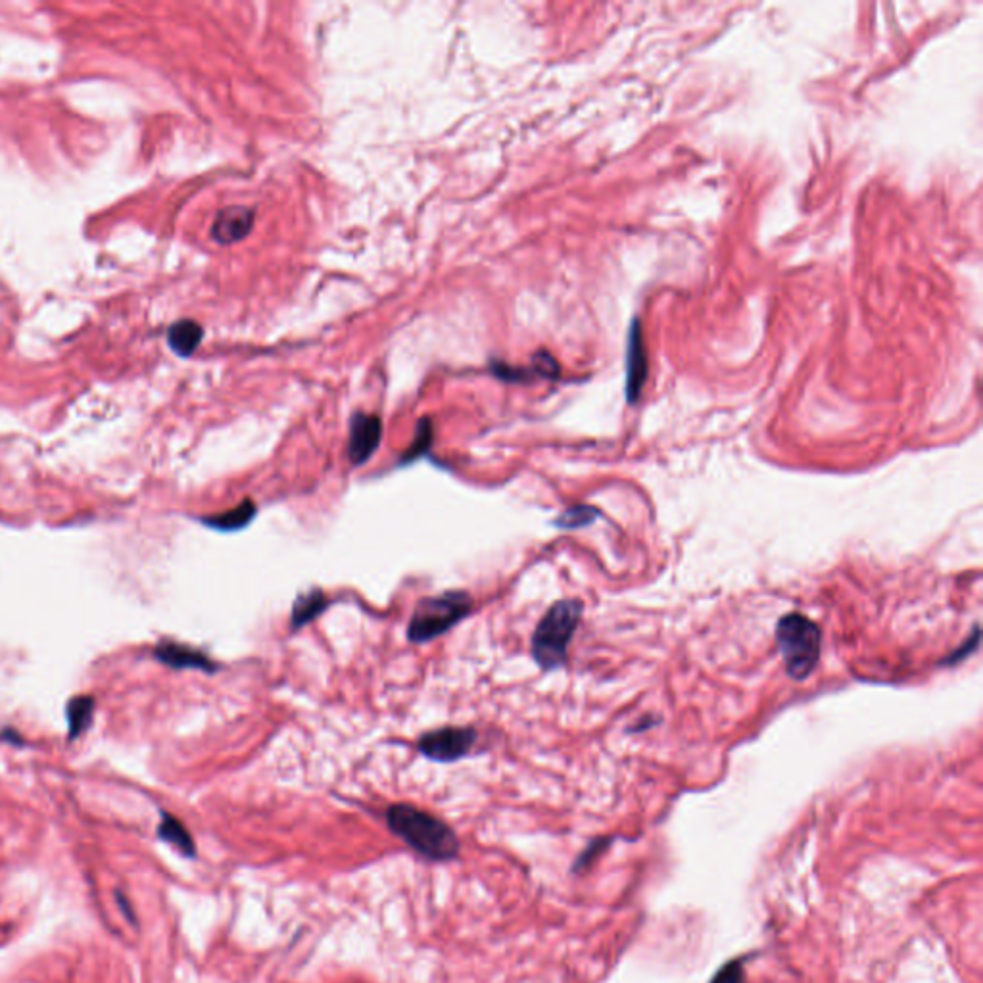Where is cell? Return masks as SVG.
Here are the masks:
<instances>
[{
  "mask_svg": "<svg viewBox=\"0 0 983 983\" xmlns=\"http://www.w3.org/2000/svg\"><path fill=\"white\" fill-rule=\"evenodd\" d=\"M605 843H607V841H594V843H592V845H590V847H588V849H586V851H584V853L578 857V861H576L575 864V870L586 868L588 864L592 863V861L598 857V853H601V849H605V847H607Z\"/></svg>",
  "mask_w": 983,
  "mask_h": 983,
  "instance_id": "obj_18",
  "label": "cell"
},
{
  "mask_svg": "<svg viewBox=\"0 0 983 983\" xmlns=\"http://www.w3.org/2000/svg\"><path fill=\"white\" fill-rule=\"evenodd\" d=\"M383 438V421L379 415L354 413L350 419V438H348V459L352 465L367 463L377 452Z\"/></svg>",
  "mask_w": 983,
  "mask_h": 983,
  "instance_id": "obj_6",
  "label": "cell"
},
{
  "mask_svg": "<svg viewBox=\"0 0 983 983\" xmlns=\"http://www.w3.org/2000/svg\"><path fill=\"white\" fill-rule=\"evenodd\" d=\"M776 644L786 672L793 680H805L815 671L820 659L822 634L818 624L809 617L799 613L782 617L776 626Z\"/></svg>",
  "mask_w": 983,
  "mask_h": 983,
  "instance_id": "obj_4",
  "label": "cell"
},
{
  "mask_svg": "<svg viewBox=\"0 0 983 983\" xmlns=\"http://www.w3.org/2000/svg\"><path fill=\"white\" fill-rule=\"evenodd\" d=\"M600 509L592 505H575L567 511H563L553 525L561 530H576V528L590 527L596 519H600Z\"/></svg>",
  "mask_w": 983,
  "mask_h": 983,
  "instance_id": "obj_15",
  "label": "cell"
},
{
  "mask_svg": "<svg viewBox=\"0 0 983 983\" xmlns=\"http://www.w3.org/2000/svg\"><path fill=\"white\" fill-rule=\"evenodd\" d=\"M252 227H254V212L244 206H231L217 214L216 221L212 225V239L223 246H229L246 239Z\"/></svg>",
  "mask_w": 983,
  "mask_h": 983,
  "instance_id": "obj_9",
  "label": "cell"
},
{
  "mask_svg": "<svg viewBox=\"0 0 983 983\" xmlns=\"http://www.w3.org/2000/svg\"><path fill=\"white\" fill-rule=\"evenodd\" d=\"M711 983H745L744 960H732L724 964Z\"/></svg>",
  "mask_w": 983,
  "mask_h": 983,
  "instance_id": "obj_17",
  "label": "cell"
},
{
  "mask_svg": "<svg viewBox=\"0 0 983 983\" xmlns=\"http://www.w3.org/2000/svg\"><path fill=\"white\" fill-rule=\"evenodd\" d=\"M158 836H160V840H164L169 845H173L175 849H179L185 857L192 859L196 855V847H194V840H192L189 830L185 828V824L179 818H175L169 813H162V822L158 826Z\"/></svg>",
  "mask_w": 983,
  "mask_h": 983,
  "instance_id": "obj_14",
  "label": "cell"
},
{
  "mask_svg": "<svg viewBox=\"0 0 983 983\" xmlns=\"http://www.w3.org/2000/svg\"><path fill=\"white\" fill-rule=\"evenodd\" d=\"M473 611V598L465 590H448L423 598L415 605L408 626L411 644H427L444 636Z\"/></svg>",
  "mask_w": 983,
  "mask_h": 983,
  "instance_id": "obj_3",
  "label": "cell"
},
{
  "mask_svg": "<svg viewBox=\"0 0 983 983\" xmlns=\"http://www.w3.org/2000/svg\"><path fill=\"white\" fill-rule=\"evenodd\" d=\"M0 740H2V742H8V744L14 745L25 744L24 738L20 736V732H18V730H14V728H4V730L0 732Z\"/></svg>",
  "mask_w": 983,
  "mask_h": 983,
  "instance_id": "obj_19",
  "label": "cell"
},
{
  "mask_svg": "<svg viewBox=\"0 0 983 983\" xmlns=\"http://www.w3.org/2000/svg\"><path fill=\"white\" fill-rule=\"evenodd\" d=\"M386 824L411 849L431 861H452L459 853L456 832L440 818L413 805L398 803L388 807Z\"/></svg>",
  "mask_w": 983,
  "mask_h": 983,
  "instance_id": "obj_1",
  "label": "cell"
},
{
  "mask_svg": "<svg viewBox=\"0 0 983 983\" xmlns=\"http://www.w3.org/2000/svg\"><path fill=\"white\" fill-rule=\"evenodd\" d=\"M582 617L578 600L555 601L532 634V659L542 671H555L567 663V653Z\"/></svg>",
  "mask_w": 983,
  "mask_h": 983,
  "instance_id": "obj_2",
  "label": "cell"
},
{
  "mask_svg": "<svg viewBox=\"0 0 983 983\" xmlns=\"http://www.w3.org/2000/svg\"><path fill=\"white\" fill-rule=\"evenodd\" d=\"M256 513H258V507L252 500L246 498L244 502H240L239 505H235L229 511L210 515V517H202L200 523L206 527L214 528V530H219V532H237V530L248 527L254 521Z\"/></svg>",
  "mask_w": 983,
  "mask_h": 983,
  "instance_id": "obj_10",
  "label": "cell"
},
{
  "mask_svg": "<svg viewBox=\"0 0 983 983\" xmlns=\"http://www.w3.org/2000/svg\"><path fill=\"white\" fill-rule=\"evenodd\" d=\"M202 336H204V329L196 321H192V319H181V321L173 323L171 329H169V348L177 356L189 358V356L194 354V350L200 346Z\"/></svg>",
  "mask_w": 983,
  "mask_h": 983,
  "instance_id": "obj_12",
  "label": "cell"
},
{
  "mask_svg": "<svg viewBox=\"0 0 983 983\" xmlns=\"http://www.w3.org/2000/svg\"><path fill=\"white\" fill-rule=\"evenodd\" d=\"M154 657L162 665H166L169 669H175V671L192 669V671L210 672V674L219 671V665L214 659H210L204 651L187 646V644L173 642V640H162L154 648Z\"/></svg>",
  "mask_w": 983,
  "mask_h": 983,
  "instance_id": "obj_7",
  "label": "cell"
},
{
  "mask_svg": "<svg viewBox=\"0 0 983 983\" xmlns=\"http://www.w3.org/2000/svg\"><path fill=\"white\" fill-rule=\"evenodd\" d=\"M95 707V697L77 696L70 699V703L66 707V719H68V730H70L72 740L83 736L91 728L93 717H95Z\"/></svg>",
  "mask_w": 983,
  "mask_h": 983,
  "instance_id": "obj_13",
  "label": "cell"
},
{
  "mask_svg": "<svg viewBox=\"0 0 983 983\" xmlns=\"http://www.w3.org/2000/svg\"><path fill=\"white\" fill-rule=\"evenodd\" d=\"M329 607V598L323 594V590H310L306 594H300L294 605H292V613H290V628L292 630H298V628H304L306 624L315 621L319 615H323Z\"/></svg>",
  "mask_w": 983,
  "mask_h": 983,
  "instance_id": "obj_11",
  "label": "cell"
},
{
  "mask_svg": "<svg viewBox=\"0 0 983 983\" xmlns=\"http://www.w3.org/2000/svg\"><path fill=\"white\" fill-rule=\"evenodd\" d=\"M432 438H434V429H432L431 419H421L411 446L400 457V465H409V463L427 456L431 450Z\"/></svg>",
  "mask_w": 983,
  "mask_h": 983,
  "instance_id": "obj_16",
  "label": "cell"
},
{
  "mask_svg": "<svg viewBox=\"0 0 983 983\" xmlns=\"http://www.w3.org/2000/svg\"><path fill=\"white\" fill-rule=\"evenodd\" d=\"M479 734L471 726H442L427 732L419 738V751L436 763H454L463 759L473 745L477 744Z\"/></svg>",
  "mask_w": 983,
  "mask_h": 983,
  "instance_id": "obj_5",
  "label": "cell"
},
{
  "mask_svg": "<svg viewBox=\"0 0 983 983\" xmlns=\"http://www.w3.org/2000/svg\"><path fill=\"white\" fill-rule=\"evenodd\" d=\"M648 379V356L638 321L632 323L626 348V400L634 404Z\"/></svg>",
  "mask_w": 983,
  "mask_h": 983,
  "instance_id": "obj_8",
  "label": "cell"
}]
</instances>
